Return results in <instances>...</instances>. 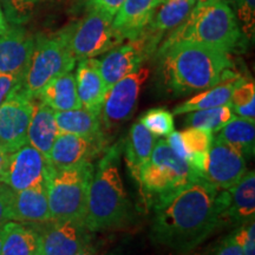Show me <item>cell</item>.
<instances>
[{
    "label": "cell",
    "mask_w": 255,
    "mask_h": 255,
    "mask_svg": "<svg viewBox=\"0 0 255 255\" xmlns=\"http://www.w3.org/2000/svg\"><path fill=\"white\" fill-rule=\"evenodd\" d=\"M228 190L200 177L154 209L150 237L176 254H188L222 226Z\"/></svg>",
    "instance_id": "cell-1"
},
{
    "label": "cell",
    "mask_w": 255,
    "mask_h": 255,
    "mask_svg": "<svg viewBox=\"0 0 255 255\" xmlns=\"http://www.w3.org/2000/svg\"><path fill=\"white\" fill-rule=\"evenodd\" d=\"M155 56L159 78L175 95L206 90L238 76L229 53L200 44L178 41L159 45Z\"/></svg>",
    "instance_id": "cell-2"
},
{
    "label": "cell",
    "mask_w": 255,
    "mask_h": 255,
    "mask_svg": "<svg viewBox=\"0 0 255 255\" xmlns=\"http://www.w3.org/2000/svg\"><path fill=\"white\" fill-rule=\"evenodd\" d=\"M123 143L105 149L95 167L89 187L84 225L89 231L98 232L126 225L131 214V206L120 174V158Z\"/></svg>",
    "instance_id": "cell-3"
},
{
    "label": "cell",
    "mask_w": 255,
    "mask_h": 255,
    "mask_svg": "<svg viewBox=\"0 0 255 255\" xmlns=\"http://www.w3.org/2000/svg\"><path fill=\"white\" fill-rule=\"evenodd\" d=\"M244 37L227 0H199L187 18L159 45L188 41L232 53L244 47Z\"/></svg>",
    "instance_id": "cell-4"
},
{
    "label": "cell",
    "mask_w": 255,
    "mask_h": 255,
    "mask_svg": "<svg viewBox=\"0 0 255 255\" xmlns=\"http://www.w3.org/2000/svg\"><path fill=\"white\" fill-rule=\"evenodd\" d=\"M200 177L199 171L161 138L156 141L150 158L142 169L138 186L145 205L155 209Z\"/></svg>",
    "instance_id": "cell-5"
},
{
    "label": "cell",
    "mask_w": 255,
    "mask_h": 255,
    "mask_svg": "<svg viewBox=\"0 0 255 255\" xmlns=\"http://www.w3.org/2000/svg\"><path fill=\"white\" fill-rule=\"evenodd\" d=\"M70 33L71 24L34 38L33 50L20 84L30 97L37 98L47 83L75 68L77 60L70 47Z\"/></svg>",
    "instance_id": "cell-6"
},
{
    "label": "cell",
    "mask_w": 255,
    "mask_h": 255,
    "mask_svg": "<svg viewBox=\"0 0 255 255\" xmlns=\"http://www.w3.org/2000/svg\"><path fill=\"white\" fill-rule=\"evenodd\" d=\"M94 170L92 162L62 169L51 167L46 180L51 221L84 222Z\"/></svg>",
    "instance_id": "cell-7"
},
{
    "label": "cell",
    "mask_w": 255,
    "mask_h": 255,
    "mask_svg": "<svg viewBox=\"0 0 255 255\" xmlns=\"http://www.w3.org/2000/svg\"><path fill=\"white\" fill-rule=\"evenodd\" d=\"M113 15L88 11L81 20L71 24L70 47L76 60L96 58L124 43L113 26Z\"/></svg>",
    "instance_id": "cell-8"
},
{
    "label": "cell",
    "mask_w": 255,
    "mask_h": 255,
    "mask_svg": "<svg viewBox=\"0 0 255 255\" xmlns=\"http://www.w3.org/2000/svg\"><path fill=\"white\" fill-rule=\"evenodd\" d=\"M149 77V69L139 68L114 84L105 95L101 110L102 128L111 130L131 117L143 84Z\"/></svg>",
    "instance_id": "cell-9"
},
{
    "label": "cell",
    "mask_w": 255,
    "mask_h": 255,
    "mask_svg": "<svg viewBox=\"0 0 255 255\" xmlns=\"http://www.w3.org/2000/svg\"><path fill=\"white\" fill-rule=\"evenodd\" d=\"M33 100L19 84L0 107V144L8 154L27 143Z\"/></svg>",
    "instance_id": "cell-10"
},
{
    "label": "cell",
    "mask_w": 255,
    "mask_h": 255,
    "mask_svg": "<svg viewBox=\"0 0 255 255\" xmlns=\"http://www.w3.org/2000/svg\"><path fill=\"white\" fill-rule=\"evenodd\" d=\"M246 171L245 156L218 136L214 137L201 174L202 178L219 189L227 190L234 186Z\"/></svg>",
    "instance_id": "cell-11"
},
{
    "label": "cell",
    "mask_w": 255,
    "mask_h": 255,
    "mask_svg": "<svg viewBox=\"0 0 255 255\" xmlns=\"http://www.w3.org/2000/svg\"><path fill=\"white\" fill-rule=\"evenodd\" d=\"M52 165L49 159L34 146L26 144L9 154L7 168L1 183L13 191L27 189L47 180Z\"/></svg>",
    "instance_id": "cell-12"
},
{
    "label": "cell",
    "mask_w": 255,
    "mask_h": 255,
    "mask_svg": "<svg viewBox=\"0 0 255 255\" xmlns=\"http://www.w3.org/2000/svg\"><path fill=\"white\" fill-rule=\"evenodd\" d=\"M154 56L150 47L141 37L128 40L104 53L100 62V71L108 90L121 79L142 68L146 59Z\"/></svg>",
    "instance_id": "cell-13"
},
{
    "label": "cell",
    "mask_w": 255,
    "mask_h": 255,
    "mask_svg": "<svg viewBox=\"0 0 255 255\" xmlns=\"http://www.w3.org/2000/svg\"><path fill=\"white\" fill-rule=\"evenodd\" d=\"M40 233L39 255H72L91 244L83 221H49Z\"/></svg>",
    "instance_id": "cell-14"
},
{
    "label": "cell",
    "mask_w": 255,
    "mask_h": 255,
    "mask_svg": "<svg viewBox=\"0 0 255 255\" xmlns=\"http://www.w3.org/2000/svg\"><path fill=\"white\" fill-rule=\"evenodd\" d=\"M105 137H84L59 132L50 151L49 162L53 168L62 169L92 162L105 150Z\"/></svg>",
    "instance_id": "cell-15"
},
{
    "label": "cell",
    "mask_w": 255,
    "mask_h": 255,
    "mask_svg": "<svg viewBox=\"0 0 255 255\" xmlns=\"http://www.w3.org/2000/svg\"><path fill=\"white\" fill-rule=\"evenodd\" d=\"M197 1L199 0H164L156 7L150 20L138 36L145 40L154 55L165 34L182 23Z\"/></svg>",
    "instance_id": "cell-16"
},
{
    "label": "cell",
    "mask_w": 255,
    "mask_h": 255,
    "mask_svg": "<svg viewBox=\"0 0 255 255\" xmlns=\"http://www.w3.org/2000/svg\"><path fill=\"white\" fill-rule=\"evenodd\" d=\"M34 38L36 36L23 25L9 24L5 33L0 36V72L24 77Z\"/></svg>",
    "instance_id": "cell-17"
},
{
    "label": "cell",
    "mask_w": 255,
    "mask_h": 255,
    "mask_svg": "<svg viewBox=\"0 0 255 255\" xmlns=\"http://www.w3.org/2000/svg\"><path fill=\"white\" fill-rule=\"evenodd\" d=\"M9 221L38 225L51 221L46 181L27 189L14 191L9 210Z\"/></svg>",
    "instance_id": "cell-18"
},
{
    "label": "cell",
    "mask_w": 255,
    "mask_h": 255,
    "mask_svg": "<svg viewBox=\"0 0 255 255\" xmlns=\"http://www.w3.org/2000/svg\"><path fill=\"white\" fill-rule=\"evenodd\" d=\"M228 190V203L222 215V226H242L254 221L255 216V174L246 171L244 176Z\"/></svg>",
    "instance_id": "cell-19"
},
{
    "label": "cell",
    "mask_w": 255,
    "mask_h": 255,
    "mask_svg": "<svg viewBox=\"0 0 255 255\" xmlns=\"http://www.w3.org/2000/svg\"><path fill=\"white\" fill-rule=\"evenodd\" d=\"M75 79L82 108L101 115L108 89L102 78L98 59L79 60Z\"/></svg>",
    "instance_id": "cell-20"
},
{
    "label": "cell",
    "mask_w": 255,
    "mask_h": 255,
    "mask_svg": "<svg viewBox=\"0 0 255 255\" xmlns=\"http://www.w3.org/2000/svg\"><path fill=\"white\" fill-rule=\"evenodd\" d=\"M159 0H126L113 19V26L124 40L135 39L150 20Z\"/></svg>",
    "instance_id": "cell-21"
},
{
    "label": "cell",
    "mask_w": 255,
    "mask_h": 255,
    "mask_svg": "<svg viewBox=\"0 0 255 255\" xmlns=\"http://www.w3.org/2000/svg\"><path fill=\"white\" fill-rule=\"evenodd\" d=\"M55 110L37 98L33 100V111L27 129V143L49 159L57 136H58Z\"/></svg>",
    "instance_id": "cell-22"
},
{
    "label": "cell",
    "mask_w": 255,
    "mask_h": 255,
    "mask_svg": "<svg viewBox=\"0 0 255 255\" xmlns=\"http://www.w3.org/2000/svg\"><path fill=\"white\" fill-rule=\"evenodd\" d=\"M155 143L156 137L139 121L132 124L126 139V144L123 145L126 146L124 156L127 168L137 183L139 182L143 167L150 158Z\"/></svg>",
    "instance_id": "cell-23"
},
{
    "label": "cell",
    "mask_w": 255,
    "mask_h": 255,
    "mask_svg": "<svg viewBox=\"0 0 255 255\" xmlns=\"http://www.w3.org/2000/svg\"><path fill=\"white\" fill-rule=\"evenodd\" d=\"M37 100L55 111H68L82 108L76 88L75 75L71 71L47 83L37 96Z\"/></svg>",
    "instance_id": "cell-24"
},
{
    "label": "cell",
    "mask_w": 255,
    "mask_h": 255,
    "mask_svg": "<svg viewBox=\"0 0 255 255\" xmlns=\"http://www.w3.org/2000/svg\"><path fill=\"white\" fill-rule=\"evenodd\" d=\"M246 79L242 78L241 76H235L231 79L220 83L214 87L206 89L201 94L189 98L182 104L177 105L173 111V115H183L191 113V111L210 109V108L223 107V105L231 104L232 94L234 89L244 83ZM231 107V105H229Z\"/></svg>",
    "instance_id": "cell-25"
},
{
    "label": "cell",
    "mask_w": 255,
    "mask_h": 255,
    "mask_svg": "<svg viewBox=\"0 0 255 255\" xmlns=\"http://www.w3.org/2000/svg\"><path fill=\"white\" fill-rule=\"evenodd\" d=\"M1 255H39L40 233L21 222L8 221L4 225Z\"/></svg>",
    "instance_id": "cell-26"
},
{
    "label": "cell",
    "mask_w": 255,
    "mask_h": 255,
    "mask_svg": "<svg viewBox=\"0 0 255 255\" xmlns=\"http://www.w3.org/2000/svg\"><path fill=\"white\" fill-rule=\"evenodd\" d=\"M56 123L59 132H69L84 137L104 136L102 131L100 114H96L84 108L55 111Z\"/></svg>",
    "instance_id": "cell-27"
},
{
    "label": "cell",
    "mask_w": 255,
    "mask_h": 255,
    "mask_svg": "<svg viewBox=\"0 0 255 255\" xmlns=\"http://www.w3.org/2000/svg\"><path fill=\"white\" fill-rule=\"evenodd\" d=\"M219 138L250 158L255 150V121H250L235 116L218 131Z\"/></svg>",
    "instance_id": "cell-28"
},
{
    "label": "cell",
    "mask_w": 255,
    "mask_h": 255,
    "mask_svg": "<svg viewBox=\"0 0 255 255\" xmlns=\"http://www.w3.org/2000/svg\"><path fill=\"white\" fill-rule=\"evenodd\" d=\"M180 137L190 156L189 164L195 168L201 175L205 168L207 154L214 138V132L199 128H187L186 130L180 132Z\"/></svg>",
    "instance_id": "cell-29"
},
{
    "label": "cell",
    "mask_w": 255,
    "mask_h": 255,
    "mask_svg": "<svg viewBox=\"0 0 255 255\" xmlns=\"http://www.w3.org/2000/svg\"><path fill=\"white\" fill-rule=\"evenodd\" d=\"M234 117L235 115L232 108L229 105H223V107L188 113L184 123L188 128H199V129L210 130L212 132H218Z\"/></svg>",
    "instance_id": "cell-30"
},
{
    "label": "cell",
    "mask_w": 255,
    "mask_h": 255,
    "mask_svg": "<svg viewBox=\"0 0 255 255\" xmlns=\"http://www.w3.org/2000/svg\"><path fill=\"white\" fill-rule=\"evenodd\" d=\"M139 122L155 137H167L174 131V115L163 108L148 110Z\"/></svg>",
    "instance_id": "cell-31"
},
{
    "label": "cell",
    "mask_w": 255,
    "mask_h": 255,
    "mask_svg": "<svg viewBox=\"0 0 255 255\" xmlns=\"http://www.w3.org/2000/svg\"><path fill=\"white\" fill-rule=\"evenodd\" d=\"M34 4V0H0L6 20L15 25H23L30 20Z\"/></svg>",
    "instance_id": "cell-32"
},
{
    "label": "cell",
    "mask_w": 255,
    "mask_h": 255,
    "mask_svg": "<svg viewBox=\"0 0 255 255\" xmlns=\"http://www.w3.org/2000/svg\"><path fill=\"white\" fill-rule=\"evenodd\" d=\"M234 8L235 17L241 24L242 33L250 38L253 37L255 28V0H227Z\"/></svg>",
    "instance_id": "cell-33"
},
{
    "label": "cell",
    "mask_w": 255,
    "mask_h": 255,
    "mask_svg": "<svg viewBox=\"0 0 255 255\" xmlns=\"http://www.w3.org/2000/svg\"><path fill=\"white\" fill-rule=\"evenodd\" d=\"M124 1L126 0H78L76 2L77 7L83 8L85 12L98 11L115 17Z\"/></svg>",
    "instance_id": "cell-34"
},
{
    "label": "cell",
    "mask_w": 255,
    "mask_h": 255,
    "mask_svg": "<svg viewBox=\"0 0 255 255\" xmlns=\"http://www.w3.org/2000/svg\"><path fill=\"white\" fill-rule=\"evenodd\" d=\"M244 255H255V222L245 223L235 229Z\"/></svg>",
    "instance_id": "cell-35"
},
{
    "label": "cell",
    "mask_w": 255,
    "mask_h": 255,
    "mask_svg": "<svg viewBox=\"0 0 255 255\" xmlns=\"http://www.w3.org/2000/svg\"><path fill=\"white\" fill-rule=\"evenodd\" d=\"M255 100V85L253 81H245L234 89L231 98V108L241 107Z\"/></svg>",
    "instance_id": "cell-36"
},
{
    "label": "cell",
    "mask_w": 255,
    "mask_h": 255,
    "mask_svg": "<svg viewBox=\"0 0 255 255\" xmlns=\"http://www.w3.org/2000/svg\"><path fill=\"white\" fill-rule=\"evenodd\" d=\"M213 255H244V251H242L240 241L238 239L237 232L233 231L227 237L223 238V240L220 242Z\"/></svg>",
    "instance_id": "cell-37"
},
{
    "label": "cell",
    "mask_w": 255,
    "mask_h": 255,
    "mask_svg": "<svg viewBox=\"0 0 255 255\" xmlns=\"http://www.w3.org/2000/svg\"><path fill=\"white\" fill-rule=\"evenodd\" d=\"M14 191L5 183L0 182V227L9 221V210Z\"/></svg>",
    "instance_id": "cell-38"
},
{
    "label": "cell",
    "mask_w": 255,
    "mask_h": 255,
    "mask_svg": "<svg viewBox=\"0 0 255 255\" xmlns=\"http://www.w3.org/2000/svg\"><path fill=\"white\" fill-rule=\"evenodd\" d=\"M21 79L23 77L13 73H4L0 72V107L6 101L9 94L21 84Z\"/></svg>",
    "instance_id": "cell-39"
},
{
    "label": "cell",
    "mask_w": 255,
    "mask_h": 255,
    "mask_svg": "<svg viewBox=\"0 0 255 255\" xmlns=\"http://www.w3.org/2000/svg\"><path fill=\"white\" fill-rule=\"evenodd\" d=\"M165 141H167L169 146L171 148V150H173L175 154L178 156V157L186 159L188 163H189L190 156H189V154H188V151L186 150V148H184L182 141H181L180 132L173 131L170 135L167 136V139H165Z\"/></svg>",
    "instance_id": "cell-40"
},
{
    "label": "cell",
    "mask_w": 255,
    "mask_h": 255,
    "mask_svg": "<svg viewBox=\"0 0 255 255\" xmlns=\"http://www.w3.org/2000/svg\"><path fill=\"white\" fill-rule=\"evenodd\" d=\"M233 113L235 116L241 117V119L255 121V100L251 101L250 103L241 105V107L232 108Z\"/></svg>",
    "instance_id": "cell-41"
},
{
    "label": "cell",
    "mask_w": 255,
    "mask_h": 255,
    "mask_svg": "<svg viewBox=\"0 0 255 255\" xmlns=\"http://www.w3.org/2000/svg\"><path fill=\"white\" fill-rule=\"evenodd\" d=\"M8 157H9V154L5 150L4 146L0 144V182L2 181V177H4L5 171H6V168H7Z\"/></svg>",
    "instance_id": "cell-42"
},
{
    "label": "cell",
    "mask_w": 255,
    "mask_h": 255,
    "mask_svg": "<svg viewBox=\"0 0 255 255\" xmlns=\"http://www.w3.org/2000/svg\"><path fill=\"white\" fill-rule=\"evenodd\" d=\"M8 21L6 20L4 12H2L1 6H0V36H1L2 33H5V31L8 28Z\"/></svg>",
    "instance_id": "cell-43"
},
{
    "label": "cell",
    "mask_w": 255,
    "mask_h": 255,
    "mask_svg": "<svg viewBox=\"0 0 255 255\" xmlns=\"http://www.w3.org/2000/svg\"><path fill=\"white\" fill-rule=\"evenodd\" d=\"M72 255H97V253H96V250L91 246V244H90V245H88V246H85L83 250L78 251L77 253H75Z\"/></svg>",
    "instance_id": "cell-44"
},
{
    "label": "cell",
    "mask_w": 255,
    "mask_h": 255,
    "mask_svg": "<svg viewBox=\"0 0 255 255\" xmlns=\"http://www.w3.org/2000/svg\"><path fill=\"white\" fill-rule=\"evenodd\" d=\"M4 234H5V228L4 226L0 227V255H1V247H2V240H4Z\"/></svg>",
    "instance_id": "cell-45"
},
{
    "label": "cell",
    "mask_w": 255,
    "mask_h": 255,
    "mask_svg": "<svg viewBox=\"0 0 255 255\" xmlns=\"http://www.w3.org/2000/svg\"><path fill=\"white\" fill-rule=\"evenodd\" d=\"M34 1H36V2H37V1H43V0H34Z\"/></svg>",
    "instance_id": "cell-46"
},
{
    "label": "cell",
    "mask_w": 255,
    "mask_h": 255,
    "mask_svg": "<svg viewBox=\"0 0 255 255\" xmlns=\"http://www.w3.org/2000/svg\"><path fill=\"white\" fill-rule=\"evenodd\" d=\"M162 1H164V0H159V4H161V2H162Z\"/></svg>",
    "instance_id": "cell-47"
},
{
    "label": "cell",
    "mask_w": 255,
    "mask_h": 255,
    "mask_svg": "<svg viewBox=\"0 0 255 255\" xmlns=\"http://www.w3.org/2000/svg\"><path fill=\"white\" fill-rule=\"evenodd\" d=\"M107 255H117V254H107Z\"/></svg>",
    "instance_id": "cell-48"
},
{
    "label": "cell",
    "mask_w": 255,
    "mask_h": 255,
    "mask_svg": "<svg viewBox=\"0 0 255 255\" xmlns=\"http://www.w3.org/2000/svg\"><path fill=\"white\" fill-rule=\"evenodd\" d=\"M76 1H78V0H76Z\"/></svg>",
    "instance_id": "cell-49"
}]
</instances>
